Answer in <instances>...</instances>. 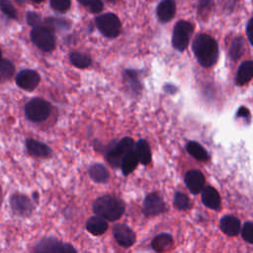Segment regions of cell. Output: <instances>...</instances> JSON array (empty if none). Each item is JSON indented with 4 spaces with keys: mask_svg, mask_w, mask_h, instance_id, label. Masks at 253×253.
I'll return each mask as SVG.
<instances>
[{
    "mask_svg": "<svg viewBox=\"0 0 253 253\" xmlns=\"http://www.w3.org/2000/svg\"><path fill=\"white\" fill-rule=\"evenodd\" d=\"M192 48L196 58L204 67H210L216 62L218 46L215 40L210 35H198L193 42Z\"/></svg>",
    "mask_w": 253,
    "mask_h": 253,
    "instance_id": "6da1fadb",
    "label": "cell"
},
{
    "mask_svg": "<svg viewBox=\"0 0 253 253\" xmlns=\"http://www.w3.org/2000/svg\"><path fill=\"white\" fill-rule=\"evenodd\" d=\"M93 211L105 220H118L125 212L124 202L112 195H104L97 198L93 204Z\"/></svg>",
    "mask_w": 253,
    "mask_h": 253,
    "instance_id": "7a4b0ae2",
    "label": "cell"
},
{
    "mask_svg": "<svg viewBox=\"0 0 253 253\" xmlns=\"http://www.w3.org/2000/svg\"><path fill=\"white\" fill-rule=\"evenodd\" d=\"M51 108L48 102L41 98H34L29 101L25 107L26 117L36 123L45 121L50 114Z\"/></svg>",
    "mask_w": 253,
    "mask_h": 253,
    "instance_id": "3957f363",
    "label": "cell"
},
{
    "mask_svg": "<svg viewBox=\"0 0 253 253\" xmlns=\"http://www.w3.org/2000/svg\"><path fill=\"white\" fill-rule=\"evenodd\" d=\"M95 23L101 34L107 38L114 39L120 34L121 21L115 14L106 13L100 15L96 18Z\"/></svg>",
    "mask_w": 253,
    "mask_h": 253,
    "instance_id": "277c9868",
    "label": "cell"
},
{
    "mask_svg": "<svg viewBox=\"0 0 253 253\" xmlns=\"http://www.w3.org/2000/svg\"><path fill=\"white\" fill-rule=\"evenodd\" d=\"M31 40L42 51H51L55 46V39L52 31L44 26L33 28Z\"/></svg>",
    "mask_w": 253,
    "mask_h": 253,
    "instance_id": "5b68a950",
    "label": "cell"
},
{
    "mask_svg": "<svg viewBox=\"0 0 253 253\" xmlns=\"http://www.w3.org/2000/svg\"><path fill=\"white\" fill-rule=\"evenodd\" d=\"M134 148V141L130 137H124L107 150V160L114 167L120 166L124 155Z\"/></svg>",
    "mask_w": 253,
    "mask_h": 253,
    "instance_id": "8992f818",
    "label": "cell"
},
{
    "mask_svg": "<svg viewBox=\"0 0 253 253\" xmlns=\"http://www.w3.org/2000/svg\"><path fill=\"white\" fill-rule=\"evenodd\" d=\"M193 32H194L193 24L187 21H179L176 24L173 31V35H172L173 46L177 50L183 51L188 46L189 40Z\"/></svg>",
    "mask_w": 253,
    "mask_h": 253,
    "instance_id": "52a82bcc",
    "label": "cell"
},
{
    "mask_svg": "<svg viewBox=\"0 0 253 253\" xmlns=\"http://www.w3.org/2000/svg\"><path fill=\"white\" fill-rule=\"evenodd\" d=\"M167 210L166 204L157 193L148 194L142 204V212L146 216H155L165 212Z\"/></svg>",
    "mask_w": 253,
    "mask_h": 253,
    "instance_id": "ba28073f",
    "label": "cell"
},
{
    "mask_svg": "<svg viewBox=\"0 0 253 253\" xmlns=\"http://www.w3.org/2000/svg\"><path fill=\"white\" fill-rule=\"evenodd\" d=\"M10 206L14 213L21 216H28L33 212L32 201L23 194H14L10 198Z\"/></svg>",
    "mask_w": 253,
    "mask_h": 253,
    "instance_id": "9c48e42d",
    "label": "cell"
},
{
    "mask_svg": "<svg viewBox=\"0 0 253 253\" xmlns=\"http://www.w3.org/2000/svg\"><path fill=\"white\" fill-rule=\"evenodd\" d=\"M40 75L37 71L32 69H24L16 76L17 85L27 91L34 90L40 83Z\"/></svg>",
    "mask_w": 253,
    "mask_h": 253,
    "instance_id": "30bf717a",
    "label": "cell"
},
{
    "mask_svg": "<svg viewBox=\"0 0 253 253\" xmlns=\"http://www.w3.org/2000/svg\"><path fill=\"white\" fill-rule=\"evenodd\" d=\"M113 234L119 245L130 247L135 241V233L126 224L117 223L113 227Z\"/></svg>",
    "mask_w": 253,
    "mask_h": 253,
    "instance_id": "8fae6325",
    "label": "cell"
},
{
    "mask_svg": "<svg viewBox=\"0 0 253 253\" xmlns=\"http://www.w3.org/2000/svg\"><path fill=\"white\" fill-rule=\"evenodd\" d=\"M187 188L193 194H199L205 188V177L200 170H190L186 173L184 178Z\"/></svg>",
    "mask_w": 253,
    "mask_h": 253,
    "instance_id": "7c38bea8",
    "label": "cell"
},
{
    "mask_svg": "<svg viewBox=\"0 0 253 253\" xmlns=\"http://www.w3.org/2000/svg\"><path fill=\"white\" fill-rule=\"evenodd\" d=\"M176 5L173 0H163L161 1L156 9V15L160 22L167 23L170 22L175 16Z\"/></svg>",
    "mask_w": 253,
    "mask_h": 253,
    "instance_id": "4fadbf2b",
    "label": "cell"
},
{
    "mask_svg": "<svg viewBox=\"0 0 253 253\" xmlns=\"http://www.w3.org/2000/svg\"><path fill=\"white\" fill-rule=\"evenodd\" d=\"M202 202L207 208L217 210L220 207V197L218 192L211 186L204 188L202 190Z\"/></svg>",
    "mask_w": 253,
    "mask_h": 253,
    "instance_id": "5bb4252c",
    "label": "cell"
},
{
    "mask_svg": "<svg viewBox=\"0 0 253 253\" xmlns=\"http://www.w3.org/2000/svg\"><path fill=\"white\" fill-rule=\"evenodd\" d=\"M219 227L223 233L229 236H235L240 230V221L234 215H224L221 217Z\"/></svg>",
    "mask_w": 253,
    "mask_h": 253,
    "instance_id": "9a60e30c",
    "label": "cell"
},
{
    "mask_svg": "<svg viewBox=\"0 0 253 253\" xmlns=\"http://www.w3.org/2000/svg\"><path fill=\"white\" fill-rule=\"evenodd\" d=\"M26 146L29 153L36 157H48L51 155V149L45 143L39 140L29 138L26 141Z\"/></svg>",
    "mask_w": 253,
    "mask_h": 253,
    "instance_id": "2e32d148",
    "label": "cell"
},
{
    "mask_svg": "<svg viewBox=\"0 0 253 253\" xmlns=\"http://www.w3.org/2000/svg\"><path fill=\"white\" fill-rule=\"evenodd\" d=\"M173 237L171 234L163 232L156 235L151 242V247L157 253H164L173 246Z\"/></svg>",
    "mask_w": 253,
    "mask_h": 253,
    "instance_id": "e0dca14e",
    "label": "cell"
},
{
    "mask_svg": "<svg viewBox=\"0 0 253 253\" xmlns=\"http://www.w3.org/2000/svg\"><path fill=\"white\" fill-rule=\"evenodd\" d=\"M253 76V62L252 60H246L241 63L235 76V84L242 86L248 83Z\"/></svg>",
    "mask_w": 253,
    "mask_h": 253,
    "instance_id": "ac0fdd59",
    "label": "cell"
},
{
    "mask_svg": "<svg viewBox=\"0 0 253 253\" xmlns=\"http://www.w3.org/2000/svg\"><path fill=\"white\" fill-rule=\"evenodd\" d=\"M107 228V221L98 215L91 216L86 221V229L93 235H101L106 232Z\"/></svg>",
    "mask_w": 253,
    "mask_h": 253,
    "instance_id": "d6986e66",
    "label": "cell"
},
{
    "mask_svg": "<svg viewBox=\"0 0 253 253\" xmlns=\"http://www.w3.org/2000/svg\"><path fill=\"white\" fill-rule=\"evenodd\" d=\"M134 151L137 156L138 162L147 165L151 160V150L148 142L144 139H139L134 145Z\"/></svg>",
    "mask_w": 253,
    "mask_h": 253,
    "instance_id": "ffe728a7",
    "label": "cell"
},
{
    "mask_svg": "<svg viewBox=\"0 0 253 253\" xmlns=\"http://www.w3.org/2000/svg\"><path fill=\"white\" fill-rule=\"evenodd\" d=\"M137 163H138V159H137V156H136L134 148H133V149L127 151L124 155V157L122 158L120 167H121L124 175L126 176V175L130 174L136 168Z\"/></svg>",
    "mask_w": 253,
    "mask_h": 253,
    "instance_id": "44dd1931",
    "label": "cell"
},
{
    "mask_svg": "<svg viewBox=\"0 0 253 253\" xmlns=\"http://www.w3.org/2000/svg\"><path fill=\"white\" fill-rule=\"evenodd\" d=\"M88 173L90 178L96 183H106L110 177L109 171L101 163L92 164L88 169Z\"/></svg>",
    "mask_w": 253,
    "mask_h": 253,
    "instance_id": "7402d4cb",
    "label": "cell"
},
{
    "mask_svg": "<svg viewBox=\"0 0 253 253\" xmlns=\"http://www.w3.org/2000/svg\"><path fill=\"white\" fill-rule=\"evenodd\" d=\"M59 240L53 237H44L34 247L33 253H55Z\"/></svg>",
    "mask_w": 253,
    "mask_h": 253,
    "instance_id": "603a6c76",
    "label": "cell"
},
{
    "mask_svg": "<svg viewBox=\"0 0 253 253\" xmlns=\"http://www.w3.org/2000/svg\"><path fill=\"white\" fill-rule=\"evenodd\" d=\"M187 151L188 153L200 161H207L209 159L208 151L198 142L190 141L187 143Z\"/></svg>",
    "mask_w": 253,
    "mask_h": 253,
    "instance_id": "cb8c5ba5",
    "label": "cell"
},
{
    "mask_svg": "<svg viewBox=\"0 0 253 253\" xmlns=\"http://www.w3.org/2000/svg\"><path fill=\"white\" fill-rule=\"evenodd\" d=\"M69 58L71 63L78 68H86L91 64L90 56L82 52L72 51L69 55Z\"/></svg>",
    "mask_w": 253,
    "mask_h": 253,
    "instance_id": "d4e9b609",
    "label": "cell"
},
{
    "mask_svg": "<svg viewBox=\"0 0 253 253\" xmlns=\"http://www.w3.org/2000/svg\"><path fill=\"white\" fill-rule=\"evenodd\" d=\"M243 51H244V42H243V39L240 38V37L235 38L232 41L230 48H229V55H230V57L233 60H236V59H238L243 54Z\"/></svg>",
    "mask_w": 253,
    "mask_h": 253,
    "instance_id": "484cf974",
    "label": "cell"
},
{
    "mask_svg": "<svg viewBox=\"0 0 253 253\" xmlns=\"http://www.w3.org/2000/svg\"><path fill=\"white\" fill-rule=\"evenodd\" d=\"M173 205L180 211H187L191 208V201L184 193L176 192L173 199Z\"/></svg>",
    "mask_w": 253,
    "mask_h": 253,
    "instance_id": "4316f807",
    "label": "cell"
},
{
    "mask_svg": "<svg viewBox=\"0 0 253 253\" xmlns=\"http://www.w3.org/2000/svg\"><path fill=\"white\" fill-rule=\"evenodd\" d=\"M48 29H55V30H66L69 28L70 23L64 19H57V18H48L45 21Z\"/></svg>",
    "mask_w": 253,
    "mask_h": 253,
    "instance_id": "83f0119b",
    "label": "cell"
},
{
    "mask_svg": "<svg viewBox=\"0 0 253 253\" xmlns=\"http://www.w3.org/2000/svg\"><path fill=\"white\" fill-rule=\"evenodd\" d=\"M91 13H99L103 10V2L101 0H77Z\"/></svg>",
    "mask_w": 253,
    "mask_h": 253,
    "instance_id": "f1b7e54d",
    "label": "cell"
},
{
    "mask_svg": "<svg viewBox=\"0 0 253 253\" xmlns=\"http://www.w3.org/2000/svg\"><path fill=\"white\" fill-rule=\"evenodd\" d=\"M14 73V64L9 59H0V74L9 78Z\"/></svg>",
    "mask_w": 253,
    "mask_h": 253,
    "instance_id": "f546056e",
    "label": "cell"
},
{
    "mask_svg": "<svg viewBox=\"0 0 253 253\" xmlns=\"http://www.w3.org/2000/svg\"><path fill=\"white\" fill-rule=\"evenodd\" d=\"M0 9L9 18L15 19L17 17L16 10L13 7V5H12L10 0H0Z\"/></svg>",
    "mask_w": 253,
    "mask_h": 253,
    "instance_id": "4dcf8cb0",
    "label": "cell"
},
{
    "mask_svg": "<svg viewBox=\"0 0 253 253\" xmlns=\"http://www.w3.org/2000/svg\"><path fill=\"white\" fill-rule=\"evenodd\" d=\"M70 0H50V7L56 11L63 13L70 8Z\"/></svg>",
    "mask_w": 253,
    "mask_h": 253,
    "instance_id": "1f68e13d",
    "label": "cell"
},
{
    "mask_svg": "<svg viewBox=\"0 0 253 253\" xmlns=\"http://www.w3.org/2000/svg\"><path fill=\"white\" fill-rule=\"evenodd\" d=\"M241 233H242V237L243 239L252 244L253 243V223L251 221H246L241 229Z\"/></svg>",
    "mask_w": 253,
    "mask_h": 253,
    "instance_id": "d6a6232c",
    "label": "cell"
},
{
    "mask_svg": "<svg viewBox=\"0 0 253 253\" xmlns=\"http://www.w3.org/2000/svg\"><path fill=\"white\" fill-rule=\"evenodd\" d=\"M55 253H76V250L70 243L59 241Z\"/></svg>",
    "mask_w": 253,
    "mask_h": 253,
    "instance_id": "836d02e7",
    "label": "cell"
},
{
    "mask_svg": "<svg viewBox=\"0 0 253 253\" xmlns=\"http://www.w3.org/2000/svg\"><path fill=\"white\" fill-rule=\"evenodd\" d=\"M27 22L30 26H32L33 28L35 27H38V26H41V17L40 15H38L37 13L35 12H29L27 14Z\"/></svg>",
    "mask_w": 253,
    "mask_h": 253,
    "instance_id": "e575fe53",
    "label": "cell"
},
{
    "mask_svg": "<svg viewBox=\"0 0 253 253\" xmlns=\"http://www.w3.org/2000/svg\"><path fill=\"white\" fill-rule=\"evenodd\" d=\"M212 5V0H201L199 5V11L203 12L209 10V8Z\"/></svg>",
    "mask_w": 253,
    "mask_h": 253,
    "instance_id": "d590c367",
    "label": "cell"
},
{
    "mask_svg": "<svg viewBox=\"0 0 253 253\" xmlns=\"http://www.w3.org/2000/svg\"><path fill=\"white\" fill-rule=\"evenodd\" d=\"M252 23H253V19L251 18L248 23H247V26H246V32H247V37H248V41L249 42L252 44V30H253V27H252Z\"/></svg>",
    "mask_w": 253,
    "mask_h": 253,
    "instance_id": "8d00e7d4",
    "label": "cell"
},
{
    "mask_svg": "<svg viewBox=\"0 0 253 253\" xmlns=\"http://www.w3.org/2000/svg\"><path fill=\"white\" fill-rule=\"evenodd\" d=\"M249 115H250V113H249L248 109L245 108V107H241V108L237 111V113H236V116H237L238 118H240V117H241V118H248Z\"/></svg>",
    "mask_w": 253,
    "mask_h": 253,
    "instance_id": "74e56055",
    "label": "cell"
},
{
    "mask_svg": "<svg viewBox=\"0 0 253 253\" xmlns=\"http://www.w3.org/2000/svg\"><path fill=\"white\" fill-rule=\"evenodd\" d=\"M32 1H34V2H36V3H40V2H42V1H43V0H32Z\"/></svg>",
    "mask_w": 253,
    "mask_h": 253,
    "instance_id": "f35d334b",
    "label": "cell"
},
{
    "mask_svg": "<svg viewBox=\"0 0 253 253\" xmlns=\"http://www.w3.org/2000/svg\"><path fill=\"white\" fill-rule=\"evenodd\" d=\"M107 1H109V2H112V3H115V2H117L118 0H107Z\"/></svg>",
    "mask_w": 253,
    "mask_h": 253,
    "instance_id": "ab89813d",
    "label": "cell"
},
{
    "mask_svg": "<svg viewBox=\"0 0 253 253\" xmlns=\"http://www.w3.org/2000/svg\"><path fill=\"white\" fill-rule=\"evenodd\" d=\"M16 1H17V2H19V3H22V2H24L25 0H16Z\"/></svg>",
    "mask_w": 253,
    "mask_h": 253,
    "instance_id": "60d3db41",
    "label": "cell"
},
{
    "mask_svg": "<svg viewBox=\"0 0 253 253\" xmlns=\"http://www.w3.org/2000/svg\"><path fill=\"white\" fill-rule=\"evenodd\" d=\"M1 57H2V53H1V50H0V59H1Z\"/></svg>",
    "mask_w": 253,
    "mask_h": 253,
    "instance_id": "b9f144b4",
    "label": "cell"
}]
</instances>
